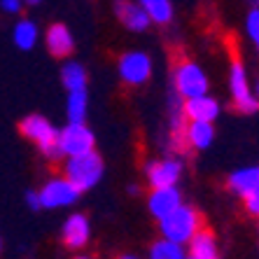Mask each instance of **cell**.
<instances>
[{"mask_svg": "<svg viewBox=\"0 0 259 259\" xmlns=\"http://www.w3.org/2000/svg\"><path fill=\"white\" fill-rule=\"evenodd\" d=\"M229 91L231 98H234V108L243 115H252L259 110V101L254 96V89L250 87V79H247V70L243 66L241 59L231 61L229 68Z\"/></svg>", "mask_w": 259, "mask_h": 259, "instance_id": "obj_5", "label": "cell"}, {"mask_svg": "<svg viewBox=\"0 0 259 259\" xmlns=\"http://www.w3.org/2000/svg\"><path fill=\"white\" fill-rule=\"evenodd\" d=\"M220 110L222 108H220L217 98L208 96V94L185 101V115L192 121H215L220 117Z\"/></svg>", "mask_w": 259, "mask_h": 259, "instance_id": "obj_14", "label": "cell"}, {"mask_svg": "<svg viewBox=\"0 0 259 259\" xmlns=\"http://www.w3.org/2000/svg\"><path fill=\"white\" fill-rule=\"evenodd\" d=\"M245 30H247V35H250V40L254 42V47L259 49V7H254V10H250V12H247Z\"/></svg>", "mask_w": 259, "mask_h": 259, "instance_id": "obj_23", "label": "cell"}, {"mask_svg": "<svg viewBox=\"0 0 259 259\" xmlns=\"http://www.w3.org/2000/svg\"><path fill=\"white\" fill-rule=\"evenodd\" d=\"M173 87H175V94L187 101V98H194V96H203L208 94V75L205 70L192 59H180L175 63L173 68Z\"/></svg>", "mask_w": 259, "mask_h": 259, "instance_id": "obj_4", "label": "cell"}, {"mask_svg": "<svg viewBox=\"0 0 259 259\" xmlns=\"http://www.w3.org/2000/svg\"><path fill=\"white\" fill-rule=\"evenodd\" d=\"M26 203H28L30 210L42 208V203H40V194H37V192H28V194H26Z\"/></svg>", "mask_w": 259, "mask_h": 259, "instance_id": "obj_26", "label": "cell"}, {"mask_svg": "<svg viewBox=\"0 0 259 259\" xmlns=\"http://www.w3.org/2000/svg\"><path fill=\"white\" fill-rule=\"evenodd\" d=\"M45 45L47 52L56 59H68L75 52V37L66 24H52L45 33Z\"/></svg>", "mask_w": 259, "mask_h": 259, "instance_id": "obj_13", "label": "cell"}, {"mask_svg": "<svg viewBox=\"0 0 259 259\" xmlns=\"http://www.w3.org/2000/svg\"><path fill=\"white\" fill-rule=\"evenodd\" d=\"M96 147V136L84 121H68V126L59 131V150L61 157H75L84 154Z\"/></svg>", "mask_w": 259, "mask_h": 259, "instance_id": "obj_6", "label": "cell"}, {"mask_svg": "<svg viewBox=\"0 0 259 259\" xmlns=\"http://www.w3.org/2000/svg\"><path fill=\"white\" fill-rule=\"evenodd\" d=\"M87 110H89V96L84 91H68V101H66V115L68 121H84L87 119Z\"/></svg>", "mask_w": 259, "mask_h": 259, "instance_id": "obj_21", "label": "cell"}, {"mask_svg": "<svg viewBox=\"0 0 259 259\" xmlns=\"http://www.w3.org/2000/svg\"><path fill=\"white\" fill-rule=\"evenodd\" d=\"M42 0H24V5H40Z\"/></svg>", "mask_w": 259, "mask_h": 259, "instance_id": "obj_27", "label": "cell"}, {"mask_svg": "<svg viewBox=\"0 0 259 259\" xmlns=\"http://www.w3.org/2000/svg\"><path fill=\"white\" fill-rule=\"evenodd\" d=\"M185 245L175 241H168V238H159L154 245L150 247V259H185Z\"/></svg>", "mask_w": 259, "mask_h": 259, "instance_id": "obj_22", "label": "cell"}, {"mask_svg": "<svg viewBox=\"0 0 259 259\" xmlns=\"http://www.w3.org/2000/svg\"><path fill=\"white\" fill-rule=\"evenodd\" d=\"M115 14L121 24H124V28L133 30V33H143V30H147L152 24L150 14L145 12L138 0H136V3H133V0H117Z\"/></svg>", "mask_w": 259, "mask_h": 259, "instance_id": "obj_11", "label": "cell"}, {"mask_svg": "<svg viewBox=\"0 0 259 259\" xmlns=\"http://www.w3.org/2000/svg\"><path fill=\"white\" fill-rule=\"evenodd\" d=\"M182 178V161L175 157L152 159L145 163V180L152 189L157 187H178Z\"/></svg>", "mask_w": 259, "mask_h": 259, "instance_id": "obj_9", "label": "cell"}, {"mask_svg": "<svg viewBox=\"0 0 259 259\" xmlns=\"http://www.w3.org/2000/svg\"><path fill=\"white\" fill-rule=\"evenodd\" d=\"M185 259H194V257H185Z\"/></svg>", "mask_w": 259, "mask_h": 259, "instance_id": "obj_32", "label": "cell"}, {"mask_svg": "<svg viewBox=\"0 0 259 259\" xmlns=\"http://www.w3.org/2000/svg\"><path fill=\"white\" fill-rule=\"evenodd\" d=\"M117 70L126 87H143L152 77V59L150 54H145L140 49H131L119 56Z\"/></svg>", "mask_w": 259, "mask_h": 259, "instance_id": "obj_7", "label": "cell"}, {"mask_svg": "<svg viewBox=\"0 0 259 259\" xmlns=\"http://www.w3.org/2000/svg\"><path fill=\"white\" fill-rule=\"evenodd\" d=\"M185 140H187L189 147L194 150H208L215 140V126L212 121H187V128H185Z\"/></svg>", "mask_w": 259, "mask_h": 259, "instance_id": "obj_17", "label": "cell"}, {"mask_svg": "<svg viewBox=\"0 0 259 259\" xmlns=\"http://www.w3.org/2000/svg\"><path fill=\"white\" fill-rule=\"evenodd\" d=\"M19 131L26 140L35 145L37 150L42 152V157L49 161H59L61 150H59V131L47 117L42 115H28L19 121Z\"/></svg>", "mask_w": 259, "mask_h": 259, "instance_id": "obj_2", "label": "cell"}, {"mask_svg": "<svg viewBox=\"0 0 259 259\" xmlns=\"http://www.w3.org/2000/svg\"><path fill=\"white\" fill-rule=\"evenodd\" d=\"M75 259H94V257H84V254H79V257H75Z\"/></svg>", "mask_w": 259, "mask_h": 259, "instance_id": "obj_30", "label": "cell"}, {"mask_svg": "<svg viewBox=\"0 0 259 259\" xmlns=\"http://www.w3.org/2000/svg\"><path fill=\"white\" fill-rule=\"evenodd\" d=\"M243 203H245V210L250 212L252 217H257V220H259V187L254 189V192L247 194L245 199H243Z\"/></svg>", "mask_w": 259, "mask_h": 259, "instance_id": "obj_24", "label": "cell"}, {"mask_svg": "<svg viewBox=\"0 0 259 259\" xmlns=\"http://www.w3.org/2000/svg\"><path fill=\"white\" fill-rule=\"evenodd\" d=\"M61 82L68 91H84L87 89V70L77 61H68L61 68Z\"/></svg>", "mask_w": 259, "mask_h": 259, "instance_id": "obj_18", "label": "cell"}, {"mask_svg": "<svg viewBox=\"0 0 259 259\" xmlns=\"http://www.w3.org/2000/svg\"><path fill=\"white\" fill-rule=\"evenodd\" d=\"M254 96H257V101H259V79H257V87H254Z\"/></svg>", "mask_w": 259, "mask_h": 259, "instance_id": "obj_28", "label": "cell"}, {"mask_svg": "<svg viewBox=\"0 0 259 259\" xmlns=\"http://www.w3.org/2000/svg\"><path fill=\"white\" fill-rule=\"evenodd\" d=\"M12 40L19 49H33L37 45V26L35 21H30V19H21L14 24V30H12Z\"/></svg>", "mask_w": 259, "mask_h": 259, "instance_id": "obj_19", "label": "cell"}, {"mask_svg": "<svg viewBox=\"0 0 259 259\" xmlns=\"http://www.w3.org/2000/svg\"><path fill=\"white\" fill-rule=\"evenodd\" d=\"M61 238H63V245L70 247V250L84 247L91 238L89 217L84 212H72L66 222H63V227H61Z\"/></svg>", "mask_w": 259, "mask_h": 259, "instance_id": "obj_10", "label": "cell"}, {"mask_svg": "<svg viewBox=\"0 0 259 259\" xmlns=\"http://www.w3.org/2000/svg\"><path fill=\"white\" fill-rule=\"evenodd\" d=\"M103 173H105V163H103L101 154L96 150L75 154V157H66V161H63V175L79 192H89V189L96 187Z\"/></svg>", "mask_w": 259, "mask_h": 259, "instance_id": "obj_1", "label": "cell"}, {"mask_svg": "<svg viewBox=\"0 0 259 259\" xmlns=\"http://www.w3.org/2000/svg\"><path fill=\"white\" fill-rule=\"evenodd\" d=\"M37 194H40V203H42V208L54 210V208L72 205L79 199V194L82 192L68 180L66 175H56V178H49Z\"/></svg>", "mask_w": 259, "mask_h": 259, "instance_id": "obj_8", "label": "cell"}, {"mask_svg": "<svg viewBox=\"0 0 259 259\" xmlns=\"http://www.w3.org/2000/svg\"><path fill=\"white\" fill-rule=\"evenodd\" d=\"M0 250H3V241H0Z\"/></svg>", "mask_w": 259, "mask_h": 259, "instance_id": "obj_31", "label": "cell"}, {"mask_svg": "<svg viewBox=\"0 0 259 259\" xmlns=\"http://www.w3.org/2000/svg\"><path fill=\"white\" fill-rule=\"evenodd\" d=\"M189 245V257L194 259H220V250H217V238L210 229L201 227L196 234L192 236Z\"/></svg>", "mask_w": 259, "mask_h": 259, "instance_id": "obj_16", "label": "cell"}, {"mask_svg": "<svg viewBox=\"0 0 259 259\" xmlns=\"http://www.w3.org/2000/svg\"><path fill=\"white\" fill-rule=\"evenodd\" d=\"M24 7V0H0V10L5 14H19Z\"/></svg>", "mask_w": 259, "mask_h": 259, "instance_id": "obj_25", "label": "cell"}, {"mask_svg": "<svg viewBox=\"0 0 259 259\" xmlns=\"http://www.w3.org/2000/svg\"><path fill=\"white\" fill-rule=\"evenodd\" d=\"M182 203V194L178 187H157L147 196V210L154 220H161Z\"/></svg>", "mask_w": 259, "mask_h": 259, "instance_id": "obj_12", "label": "cell"}, {"mask_svg": "<svg viewBox=\"0 0 259 259\" xmlns=\"http://www.w3.org/2000/svg\"><path fill=\"white\" fill-rule=\"evenodd\" d=\"M229 189L236 194V196H241L245 199L250 192L259 187V166H243V168H236L234 173L229 175V180H227Z\"/></svg>", "mask_w": 259, "mask_h": 259, "instance_id": "obj_15", "label": "cell"}, {"mask_svg": "<svg viewBox=\"0 0 259 259\" xmlns=\"http://www.w3.org/2000/svg\"><path fill=\"white\" fill-rule=\"evenodd\" d=\"M140 5H143V10L147 14H150L152 24H168V21H173V3L170 0H138Z\"/></svg>", "mask_w": 259, "mask_h": 259, "instance_id": "obj_20", "label": "cell"}, {"mask_svg": "<svg viewBox=\"0 0 259 259\" xmlns=\"http://www.w3.org/2000/svg\"><path fill=\"white\" fill-rule=\"evenodd\" d=\"M119 259H138V257H131V254H124V257H119Z\"/></svg>", "mask_w": 259, "mask_h": 259, "instance_id": "obj_29", "label": "cell"}, {"mask_svg": "<svg viewBox=\"0 0 259 259\" xmlns=\"http://www.w3.org/2000/svg\"><path fill=\"white\" fill-rule=\"evenodd\" d=\"M201 227H203L201 212L185 203H180L173 212H168L166 217L159 220V231H161L163 238L180 243V245H187V243L192 241V236L196 234Z\"/></svg>", "mask_w": 259, "mask_h": 259, "instance_id": "obj_3", "label": "cell"}]
</instances>
